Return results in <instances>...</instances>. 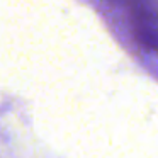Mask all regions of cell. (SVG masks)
Segmentation results:
<instances>
[{
  "label": "cell",
  "instance_id": "2",
  "mask_svg": "<svg viewBox=\"0 0 158 158\" xmlns=\"http://www.w3.org/2000/svg\"><path fill=\"white\" fill-rule=\"evenodd\" d=\"M110 2H119V4H124V5H127V4H131L133 0H110Z\"/></svg>",
  "mask_w": 158,
  "mask_h": 158
},
{
  "label": "cell",
  "instance_id": "1",
  "mask_svg": "<svg viewBox=\"0 0 158 158\" xmlns=\"http://www.w3.org/2000/svg\"><path fill=\"white\" fill-rule=\"evenodd\" d=\"M126 9L136 41L146 51L158 55V0H133Z\"/></svg>",
  "mask_w": 158,
  "mask_h": 158
}]
</instances>
